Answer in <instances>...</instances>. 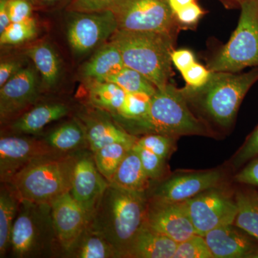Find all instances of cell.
Segmentation results:
<instances>
[{
    "mask_svg": "<svg viewBox=\"0 0 258 258\" xmlns=\"http://www.w3.org/2000/svg\"><path fill=\"white\" fill-rule=\"evenodd\" d=\"M149 203L146 192L108 186L89 217L88 228L103 236L114 247L118 257L147 223Z\"/></svg>",
    "mask_w": 258,
    "mask_h": 258,
    "instance_id": "1",
    "label": "cell"
},
{
    "mask_svg": "<svg viewBox=\"0 0 258 258\" xmlns=\"http://www.w3.org/2000/svg\"><path fill=\"white\" fill-rule=\"evenodd\" d=\"M175 37L166 32L118 30L109 41L120 51L125 66L141 73L161 89L173 74L171 53Z\"/></svg>",
    "mask_w": 258,
    "mask_h": 258,
    "instance_id": "2",
    "label": "cell"
},
{
    "mask_svg": "<svg viewBox=\"0 0 258 258\" xmlns=\"http://www.w3.org/2000/svg\"><path fill=\"white\" fill-rule=\"evenodd\" d=\"M78 156L60 153L32 161L7 183L20 201L49 204L72 187Z\"/></svg>",
    "mask_w": 258,
    "mask_h": 258,
    "instance_id": "3",
    "label": "cell"
},
{
    "mask_svg": "<svg viewBox=\"0 0 258 258\" xmlns=\"http://www.w3.org/2000/svg\"><path fill=\"white\" fill-rule=\"evenodd\" d=\"M258 81V67L249 72H212L208 83L199 89L183 88L186 99L195 100L217 124L228 127L235 118L244 97Z\"/></svg>",
    "mask_w": 258,
    "mask_h": 258,
    "instance_id": "4",
    "label": "cell"
},
{
    "mask_svg": "<svg viewBox=\"0 0 258 258\" xmlns=\"http://www.w3.org/2000/svg\"><path fill=\"white\" fill-rule=\"evenodd\" d=\"M130 125L139 132L162 134L174 138L208 134L203 122L190 111L182 89L169 83L165 87L157 88L151 98L149 111L143 119Z\"/></svg>",
    "mask_w": 258,
    "mask_h": 258,
    "instance_id": "5",
    "label": "cell"
},
{
    "mask_svg": "<svg viewBox=\"0 0 258 258\" xmlns=\"http://www.w3.org/2000/svg\"><path fill=\"white\" fill-rule=\"evenodd\" d=\"M240 5L237 28L207 66L212 72L236 74L258 67V0H242Z\"/></svg>",
    "mask_w": 258,
    "mask_h": 258,
    "instance_id": "6",
    "label": "cell"
},
{
    "mask_svg": "<svg viewBox=\"0 0 258 258\" xmlns=\"http://www.w3.org/2000/svg\"><path fill=\"white\" fill-rule=\"evenodd\" d=\"M57 241L51 205L20 201L12 232L10 248L16 257L44 255Z\"/></svg>",
    "mask_w": 258,
    "mask_h": 258,
    "instance_id": "7",
    "label": "cell"
},
{
    "mask_svg": "<svg viewBox=\"0 0 258 258\" xmlns=\"http://www.w3.org/2000/svg\"><path fill=\"white\" fill-rule=\"evenodd\" d=\"M111 10L118 30L176 35L179 28L168 0H118Z\"/></svg>",
    "mask_w": 258,
    "mask_h": 258,
    "instance_id": "8",
    "label": "cell"
},
{
    "mask_svg": "<svg viewBox=\"0 0 258 258\" xmlns=\"http://www.w3.org/2000/svg\"><path fill=\"white\" fill-rule=\"evenodd\" d=\"M67 39L75 55H86L109 40L118 28L111 10L93 13L66 11Z\"/></svg>",
    "mask_w": 258,
    "mask_h": 258,
    "instance_id": "9",
    "label": "cell"
},
{
    "mask_svg": "<svg viewBox=\"0 0 258 258\" xmlns=\"http://www.w3.org/2000/svg\"><path fill=\"white\" fill-rule=\"evenodd\" d=\"M185 202L196 233L202 236L221 226L234 225L238 212L235 199L217 186Z\"/></svg>",
    "mask_w": 258,
    "mask_h": 258,
    "instance_id": "10",
    "label": "cell"
},
{
    "mask_svg": "<svg viewBox=\"0 0 258 258\" xmlns=\"http://www.w3.org/2000/svg\"><path fill=\"white\" fill-rule=\"evenodd\" d=\"M59 153L46 141L19 137L0 139V177L5 184L32 161Z\"/></svg>",
    "mask_w": 258,
    "mask_h": 258,
    "instance_id": "11",
    "label": "cell"
},
{
    "mask_svg": "<svg viewBox=\"0 0 258 258\" xmlns=\"http://www.w3.org/2000/svg\"><path fill=\"white\" fill-rule=\"evenodd\" d=\"M147 225L177 243L197 234L185 201L171 203L152 199L149 203Z\"/></svg>",
    "mask_w": 258,
    "mask_h": 258,
    "instance_id": "12",
    "label": "cell"
},
{
    "mask_svg": "<svg viewBox=\"0 0 258 258\" xmlns=\"http://www.w3.org/2000/svg\"><path fill=\"white\" fill-rule=\"evenodd\" d=\"M51 213L59 245L69 254L87 228L89 216L71 192L51 203Z\"/></svg>",
    "mask_w": 258,
    "mask_h": 258,
    "instance_id": "13",
    "label": "cell"
},
{
    "mask_svg": "<svg viewBox=\"0 0 258 258\" xmlns=\"http://www.w3.org/2000/svg\"><path fill=\"white\" fill-rule=\"evenodd\" d=\"M35 66L24 68L0 87V117L9 120L36 101L40 82Z\"/></svg>",
    "mask_w": 258,
    "mask_h": 258,
    "instance_id": "14",
    "label": "cell"
},
{
    "mask_svg": "<svg viewBox=\"0 0 258 258\" xmlns=\"http://www.w3.org/2000/svg\"><path fill=\"white\" fill-rule=\"evenodd\" d=\"M108 186V181L98 171L93 156H78L70 192L89 217Z\"/></svg>",
    "mask_w": 258,
    "mask_h": 258,
    "instance_id": "15",
    "label": "cell"
},
{
    "mask_svg": "<svg viewBox=\"0 0 258 258\" xmlns=\"http://www.w3.org/2000/svg\"><path fill=\"white\" fill-rule=\"evenodd\" d=\"M222 178V173L216 170L173 176L158 186L153 200L171 203L186 201L205 190L218 186Z\"/></svg>",
    "mask_w": 258,
    "mask_h": 258,
    "instance_id": "16",
    "label": "cell"
},
{
    "mask_svg": "<svg viewBox=\"0 0 258 258\" xmlns=\"http://www.w3.org/2000/svg\"><path fill=\"white\" fill-rule=\"evenodd\" d=\"M204 237L214 258H258V241L233 224L214 229Z\"/></svg>",
    "mask_w": 258,
    "mask_h": 258,
    "instance_id": "17",
    "label": "cell"
},
{
    "mask_svg": "<svg viewBox=\"0 0 258 258\" xmlns=\"http://www.w3.org/2000/svg\"><path fill=\"white\" fill-rule=\"evenodd\" d=\"M177 244L146 223L131 242L123 257L174 258Z\"/></svg>",
    "mask_w": 258,
    "mask_h": 258,
    "instance_id": "18",
    "label": "cell"
},
{
    "mask_svg": "<svg viewBox=\"0 0 258 258\" xmlns=\"http://www.w3.org/2000/svg\"><path fill=\"white\" fill-rule=\"evenodd\" d=\"M84 127L88 146L95 153L100 149L115 143L134 146L137 139L111 120L99 117H90L85 120Z\"/></svg>",
    "mask_w": 258,
    "mask_h": 258,
    "instance_id": "19",
    "label": "cell"
},
{
    "mask_svg": "<svg viewBox=\"0 0 258 258\" xmlns=\"http://www.w3.org/2000/svg\"><path fill=\"white\" fill-rule=\"evenodd\" d=\"M124 66L120 51L109 41L100 47L84 64L81 75L88 81H106Z\"/></svg>",
    "mask_w": 258,
    "mask_h": 258,
    "instance_id": "20",
    "label": "cell"
},
{
    "mask_svg": "<svg viewBox=\"0 0 258 258\" xmlns=\"http://www.w3.org/2000/svg\"><path fill=\"white\" fill-rule=\"evenodd\" d=\"M150 180L144 171L138 153L132 147L108 183L120 189L147 192Z\"/></svg>",
    "mask_w": 258,
    "mask_h": 258,
    "instance_id": "21",
    "label": "cell"
},
{
    "mask_svg": "<svg viewBox=\"0 0 258 258\" xmlns=\"http://www.w3.org/2000/svg\"><path fill=\"white\" fill-rule=\"evenodd\" d=\"M25 55L31 59L41 76L42 84L52 89L58 84L62 73L60 57L55 49L47 42H39L25 50Z\"/></svg>",
    "mask_w": 258,
    "mask_h": 258,
    "instance_id": "22",
    "label": "cell"
},
{
    "mask_svg": "<svg viewBox=\"0 0 258 258\" xmlns=\"http://www.w3.org/2000/svg\"><path fill=\"white\" fill-rule=\"evenodd\" d=\"M69 111V108L63 103L40 105L23 113L13 123L12 128L18 133H38L49 123L66 116Z\"/></svg>",
    "mask_w": 258,
    "mask_h": 258,
    "instance_id": "23",
    "label": "cell"
},
{
    "mask_svg": "<svg viewBox=\"0 0 258 258\" xmlns=\"http://www.w3.org/2000/svg\"><path fill=\"white\" fill-rule=\"evenodd\" d=\"M88 96L93 106L116 115L126 93L118 85L107 81H88Z\"/></svg>",
    "mask_w": 258,
    "mask_h": 258,
    "instance_id": "24",
    "label": "cell"
},
{
    "mask_svg": "<svg viewBox=\"0 0 258 258\" xmlns=\"http://www.w3.org/2000/svg\"><path fill=\"white\" fill-rule=\"evenodd\" d=\"M238 212L234 225L258 241V193L255 190L237 191L235 195Z\"/></svg>",
    "mask_w": 258,
    "mask_h": 258,
    "instance_id": "25",
    "label": "cell"
},
{
    "mask_svg": "<svg viewBox=\"0 0 258 258\" xmlns=\"http://www.w3.org/2000/svg\"><path fill=\"white\" fill-rule=\"evenodd\" d=\"M68 254L77 258L118 257L114 247L103 236L88 227Z\"/></svg>",
    "mask_w": 258,
    "mask_h": 258,
    "instance_id": "26",
    "label": "cell"
},
{
    "mask_svg": "<svg viewBox=\"0 0 258 258\" xmlns=\"http://www.w3.org/2000/svg\"><path fill=\"white\" fill-rule=\"evenodd\" d=\"M20 201L9 186L1 188L0 193V255L10 247L12 232Z\"/></svg>",
    "mask_w": 258,
    "mask_h": 258,
    "instance_id": "27",
    "label": "cell"
},
{
    "mask_svg": "<svg viewBox=\"0 0 258 258\" xmlns=\"http://www.w3.org/2000/svg\"><path fill=\"white\" fill-rule=\"evenodd\" d=\"M47 143L58 152L76 150L87 143L84 127L77 120H71L51 132Z\"/></svg>",
    "mask_w": 258,
    "mask_h": 258,
    "instance_id": "28",
    "label": "cell"
},
{
    "mask_svg": "<svg viewBox=\"0 0 258 258\" xmlns=\"http://www.w3.org/2000/svg\"><path fill=\"white\" fill-rule=\"evenodd\" d=\"M132 147L133 146L128 144L115 143L105 146L93 153L97 168L108 182Z\"/></svg>",
    "mask_w": 258,
    "mask_h": 258,
    "instance_id": "29",
    "label": "cell"
},
{
    "mask_svg": "<svg viewBox=\"0 0 258 258\" xmlns=\"http://www.w3.org/2000/svg\"><path fill=\"white\" fill-rule=\"evenodd\" d=\"M106 81L118 85L125 93H145L152 96L157 90L144 75L125 66Z\"/></svg>",
    "mask_w": 258,
    "mask_h": 258,
    "instance_id": "30",
    "label": "cell"
},
{
    "mask_svg": "<svg viewBox=\"0 0 258 258\" xmlns=\"http://www.w3.org/2000/svg\"><path fill=\"white\" fill-rule=\"evenodd\" d=\"M37 23L33 17L19 23H10L0 33L1 45H17L36 36Z\"/></svg>",
    "mask_w": 258,
    "mask_h": 258,
    "instance_id": "31",
    "label": "cell"
},
{
    "mask_svg": "<svg viewBox=\"0 0 258 258\" xmlns=\"http://www.w3.org/2000/svg\"><path fill=\"white\" fill-rule=\"evenodd\" d=\"M152 96L145 93H126L117 115L128 123L143 119L149 111Z\"/></svg>",
    "mask_w": 258,
    "mask_h": 258,
    "instance_id": "32",
    "label": "cell"
},
{
    "mask_svg": "<svg viewBox=\"0 0 258 258\" xmlns=\"http://www.w3.org/2000/svg\"><path fill=\"white\" fill-rule=\"evenodd\" d=\"M176 139L162 134H148L137 139V144L166 160L176 149Z\"/></svg>",
    "mask_w": 258,
    "mask_h": 258,
    "instance_id": "33",
    "label": "cell"
},
{
    "mask_svg": "<svg viewBox=\"0 0 258 258\" xmlns=\"http://www.w3.org/2000/svg\"><path fill=\"white\" fill-rule=\"evenodd\" d=\"M174 258H214L204 236L195 234L177 244Z\"/></svg>",
    "mask_w": 258,
    "mask_h": 258,
    "instance_id": "34",
    "label": "cell"
},
{
    "mask_svg": "<svg viewBox=\"0 0 258 258\" xmlns=\"http://www.w3.org/2000/svg\"><path fill=\"white\" fill-rule=\"evenodd\" d=\"M133 149L138 153L144 171L149 179L158 180L164 176L166 170L165 159L159 157L149 149L141 147L137 142L133 146Z\"/></svg>",
    "mask_w": 258,
    "mask_h": 258,
    "instance_id": "35",
    "label": "cell"
},
{
    "mask_svg": "<svg viewBox=\"0 0 258 258\" xmlns=\"http://www.w3.org/2000/svg\"><path fill=\"white\" fill-rule=\"evenodd\" d=\"M212 74V71L208 68L197 62L181 73L186 83V87L191 89H199L205 86L211 78Z\"/></svg>",
    "mask_w": 258,
    "mask_h": 258,
    "instance_id": "36",
    "label": "cell"
},
{
    "mask_svg": "<svg viewBox=\"0 0 258 258\" xmlns=\"http://www.w3.org/2000/svg\"><path fill=\"white\" fill-rule=\"evenodd\" d=\"M205 15L203 8L194 2L176 13L175 18L179 28H193Z\"/></svg>",
    "mask_w": 258,
    "mask_h": 258,
    "instance_id": "37",
    "label": "cell"
},
{
    "mask_svg": "<svg viewBox=\"0 0 258 258\" xmlns=\"http://www.w3.org/2000/svg\"><path fill=\"white\" fill-rule=\"evenodd\" d=\"M118 0H73L66 11L93 13L111 10Z\"/></svg>",
    "mask_w": 258,
    "mask_h": 258,
    "instance_id": "38",
    "label": "cell"
},
{
    "mask_svg": "<svg viewBox=\"0 0 258 258\" xmlns=\"http://www.w3.org/2000/svg\"><path fill=\"white\" fill-rule=\"evenodd\" d=\"M257 157H258V125L247 138L245 143L240 148V150L235 154L232 164L235 167H239L247 161Z\"/></svg>",
    "mask_w": 258,
    "mask_h": 258,
    "instance_id": "39",
    "label": "cell"
},
{
    "mask_svg": "<svg viewBox=\"0 0 258 258\" xmlns=\"http://www.w3.org/2000/svg\"><path fill=\"white\" fill-rule=\"evenodd\" d=\"M35 9L31 0H10L9 18L10 23H19L32 18Z\"/></svg>",
    "mask_w": 258,
    "mask_h": 258,
    "instance_id": "40",
    "label": "cell"
},
{
    "mask_svg": "<svg viewBox=\"0 0 258 258\" xmlns=\"http://www.w3.org/2000/svg\"><path fill=\"white\" fill-rule=\"evenodd\" d=\"M25 67V61L21 59L2 60L0 63V87Z\"/></svg>",
    "mask_w": 258,
    "mask_h": 258,
    "instance_id": "41",
    "label": "cell"
},
{
    "mask_svg": "<svg viewBox=\"0 0 258 258\" xmlns=\"http://www.w3.org/2000/svg\"><path fill=\"white\" fill-rule=\"evenodd\" d=\"M171 62L181 74L195 63L196 60L191 51L181 49L173 51L171 53Z\"/></svg>",
    "mask_w": 258,
    "mask_h": 258,
    "instance_id": "42",
    "label": "cell"
},
{
    "mask_svg": "<svg viewBox=\"0 0 258 258\" xmlns=\"http://www.w3.org/2000/svg\"><path fill=\"white\" fill-rule=\"evenodd\" d=\"M236 182L258 186V159H254L235 176Z\"/></svg>",
    "mask_w": 258,
    "mask_h": 258,
    "instance_id": "43",
    "label": "cell"
},
{
    "mask_svg": "<svg viewBox=\"0 0 258 258\" xmlns=\"http://www.w3.org/2000/svg\"><path fill=\"white\" fill-rule=\"evenodd\" d=\"M34 7L37 9L49 10L67 8L73 0H31Z\"/></svg>",
    "mask_w": 258,
    "mask_h": 258,
    "instance_id": "44",
    "label": "cell"
},
{
    "mask_svg": "<svg viewBox=\"0 0 258 258\" xmlns=\"http://www.w3.org/2000/svg\"><path fill=\"white\" fill-rule=\"evenodd\" d=\"M10 0H0V33L10 25L9 4Z\"/></svg>",
    "mask_w": 258,
    "mask_h": 258,
    "instance_id": "45",
    "label": "cell"
},
{
    "mask_svg": "<svg viewBox=\"0 0 258 258\" xmlns=\"http://www.w3.org/2000/svg\"><path fill=\"white\" fill-rule=\"evenodd\" d=\"M194 2H195V0H168V3H169L171 11L174 15L180 10L191 4Z\"/></svg>",
    "mask_w": 258,
    "mask_h": 258,
    "instance_id": "46",
    "label": "cell"
},
{
    "mask_svg": "<svg viewBox=\"0 0 258 258\" xmlns=\"http://www.w3.org/2000/svg\"><path fill=\"white\" fill-rule=\"evenodd\" d=\"M233 1L237 2V3H238L239 4H240V3H241V2L242 1V0H233Z\"/></svg>",
    "mask_w": 258,
    "mask_h": 258,
    "instance_id": "47",
    "label": "cell"
}]
</instances>
